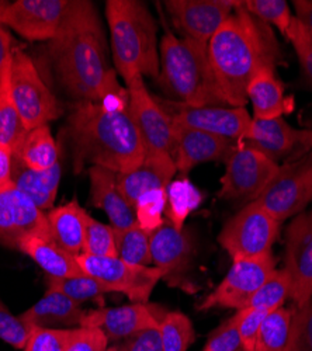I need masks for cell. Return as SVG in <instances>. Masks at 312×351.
Instances as JSON below:
<instances>
[{
    "mask_svg": "<svg viewBox=\"0 0 312 351\" xmlns=\"http://www.w3.org/2000/svg\"><path fill=\"white\" fill-rule=\"evenodd\" d=\"M67 132L77 173L86 163L117 174L128 173L145 159L131 117L127 87L99 103L79 101L69 114Z\"/></svg>",
    "mask_w": 312,
    "mask_h": 351,
    "instance_id": "1",
    "label": "cell"
},
{
    "mask_svg": "<svg viewBox=\"0 0 312 351\" xmlns=\"http://www.w3.org/2000/svg\"><path fill=\"white\" fill-rule=\"evenodd\" d=\"M210 62L224 99L230 107H245L249 82L262 69H276L283 51L273 28L238 2L208 45Z\"/></svg>",
    "mask_w": 312,
    "mask_h": 351,
    "instance_id": "2",
    "label": "cell"
},
{
    "mask_svg": "<svg viewBox=\"0 0 312 351\" xmlns=\"http://www.w3.org/2000/svg\"><path fill=\"white\" fill-rule=\"evenodd\" d=\"M49 51L64 86L80 101L99 103L120 84L107 65L103 25L92 2L73 0Z\"/></svg>",
    "mask_w": 312,
    "mask_h": 351,
    "instance_id": "3",
    "label": "cell"
},
{
    "mask_svg": "<svg viewBox=\"0 0 312 351\" xmlns=\"http://www.w3.org/2000/svg\"><path fill=\"white\" fill-rule=\"evenodd\" d=\"M159 61V84L173 101L193 107L228 106L215 79L207 45L179 38L166 28Z\"/></svg>",
    "mask_w": 312,
    "mask_h": 351,
    "instance_id": "4",
    "label": "cell"
},
{
    "mask_svg": "<svg viewBox=\"0 0 312 351\" xmlns=\"http://www.w3.org/2000/svg\"><path fill=\"white\" fill-rule=\"evenodd\" d=\"M112 62L124 82L134 76L158 77L160 71L156 23L143 2L108 0Z\"/></svg>",
    "mask_w": 312,
    "mask_h": 351,
    "instance_id": "5",
    "label": "cell"
},
{
    "mask_svg": "<svg viewBox=\"0 0 312 351\" xmlns=\"http://www.w3.org/2000/svg\"><path fill=\"white\" fill-rule=\"evenodd\" d=\"M10 90L27 131L48 125L58 119L61 108L41 79L30 56L13 48L10 61Z\"/></svg>",
    "mask_w": 312,
    "mask_h": 351,
    "instance_id": "6",
    "label": "cell"
},
{
    "mask_svg": "<svg viewBox=\"0 0 312 351\" xmlns=\"http://www.w3.org/2000/svg\"><path fill=\"white\" fill-rule=\"evenodd\" d=\"M278 228L280 222L258 201H252L226 221L221 229L218 242L231 256L232 261L259 257L272 253Z\"/></svg>",
    "mask_w": 312,
    "mask_h": 351,
    "instance_id": "7",
    "label": "cell"
},
{
    "mask_svg": "<svg viewBox=\"0 0 312 351\" xmlns=\"http://www.w3.org/2000/svg\"><path fill=\"white\" fill-rule=\"evenodd\" d=\"M83 273L101 282L110 292H121L132 302H148L162 271L151 266H136L116 257L76 256Z\"/></svg>",
    "mask_w": 312,
    "mask_h": 351,
    "instance_id": "8",
    "label": "cell"
},
{
    "mask_svg": "<svg viewBox=\"0 0 312 351\" xmlns=\"http://www.w3.org/2000/svg\"><path fill=\"white\" fill-rule=\"evenodd\" d=\"M280 165L245 143H238L225 162L218 195L230 201L256 199L272 183Z\"/></svg>",
    "mask_w": 312,
    "mask_h": 351,
    "instance_id": "9",
    "label": "cell"
},
{
    "mask_svg": "<svg viewBox=\"0 0 312 351\" xmlns=\"http://www.w3.org/2000/svg\"><path fill=\"white\" fill-rule=\"evenodd\" d=\"M130 96V111L144 145L145 156L175 154L173 123L156 99L148 92L143 76L125 82Z\"/></svg>",
    "mask_w": 312,
    "mask_h": 351,
    "instance_id": "10",
    "label": "cell"
},
{
    "mask_svg": "<svg viewBox=\"0 0 312 351\" xmlns=\"http://www.w3.org/2000/svg\"><path fill=\"white\" fill-rule=\"evenodd\" d=\"M254 201L278 222L300 215L312 201V169L305 155L280 165L276 178Z\"/></svg>",
    "mask_w": 312,
    "mask_h": 351,
    "instance_id": "11",
    "label": "cell"
},
{
    "mask_svg": "<svg viewBox=\"0 0 312 351\" xmlns=\"http://www.w3.org/2000/svg\"><path fill=\"white\" fill-rule=\"evenodd\" d=\"M277 270L273 253L265 256L234 260L230 271L215 289L198 305L200 311L214 308L243 309L265 281Z\"/></svg>",
    "mask_w": 312,
    "mask_h": 351,
    "instance_id": "12",
    "label": "cell"
},
{
    "mask_svg": "<svg viewBox=\"0 0 312 351\" xmlns=\"http://www.w3.org/2000/svg\"><path fill=\"white\" fill-rule=\"evenodd\" d=\"M72 0L0 2V23L30 41H51L64 24Z\"/></svg>",
    "mask_w": 312,
    "mask_h": 351,
    "instance_id": "13",
    "label": "cell"
},
{
    "mask_svg": "<svg viewBox=\"0 0 312 351\" xmlns=\"http://www.w3.org/2000/svg\"><path fill=\"white\" fill-rule=\"evenodd\" d=\"M175 124L208 132L239 143L249 128L252 117L245 107L203 106L193 107L173 100L156 99Z\"/></svg>",
    "mask_w": 312,
    "mask_h": 351,
    "instance_id": "14",
    "label": "cell"
},
{
    "mask_svg": "<svg viewBox=\"0 0 312 351\" xmlns=\"http://www.w3.org/2000/svg\"><path fill=\"white\" fill-rule=\"evenodd\" d=\"M28 237L53 241L44 211L10 182L0 187V243L17 249Z\"/></svg>",
    "mask_w": 312,
    "mask_h": 351,
    "instance_id": "15",
    "label": "cell"
},
{
    "mask_svg": "<svg viewBox=\"0 0 312 351\" xmlns=\"http://www.w3.org/2000/svg\"><path fill=\"white\" fill-rule=\"evenodd\" d=\"M239 143L250 146L278 163L280 160H294L307 155L312 148V132L307 128H294L285 119H252Z\"/></svg>",
    "mask_w": 312,
    "mask_h": 351,
    "instance_id": "16",
    "label": "cell"
},
{
    "mask_svg": "<svg viewBox=\"0 0 312 351\" xmlns=\"http://www.w3.org/2000/svg\"><path fill=\"white\" fill-rule=\"evenodd\" d=\"M238 2L234 0H167L165 8L176 30L200 44L208 45L218 28L228 19Z\"/></svg>",
    "mask_w": 312,
    "mask_h": 351,
    "instance_id": "17",
    "label": "cell"
},
{
    "mask_svg": "<svg viewBox=\"0 0 312 351\" xmlns=\"http://www.w3.org/2000/svg\"><path fill=\"white\" fill-rule=\"evenodd\" d=\"M285 269L294 306H301L312 297V211L297 215L287 228Z\"/></svg>",
    "mask_w": 312,
    "mask_h": 351,
    "instance_id": "18",
    "label": "cell"
},
{
    "mask_svg": "<svg viewBox=\"0 0 312 351\" xmlns=\"http://www.w3.org/2000/svg\"><path fill=\"white\" fill-rule=\"evenodd\" d=\"M165 313L148 302H132L117 308L86 311L80 326L96 328L104 333L108 341H120L141 330L159 328Z\"/></svg>",
    "mask_w": 312,
    "mask_h": 351,
    "instance_id": "19",
    "label": "cell"
},
{
    "mask_svg": "<svg viewBox=\"0 0 312 351\" xmlns=\"http://www.w3.org/2000/svg\"><path fill=\"white\" fill-rule=\"evenodd\" d=\"M194 242L190 232L178 229L169 221L151 233V254L154 267L162 271V280L179 285L191 265Z\"/></svg>",
    "mask_w": 312,
    "mask_h": 351,
    "instance_id": "20",
    "label": "cell"
},
{
    "mask_svg": "<svg viewBox=\"0 0 312 351\" xmlns=\"http://www.w3.org/2000/svg\"><path fill=\"white\" fill-rule=\"evenodd\" d=\"M175 154L178 171L186 174L207 162H226L238 145L234 141L173 123Z\"/></svg>",
    "mask_w": 312,
    "mask_h": 351,
    "instance_id": "21",
    "label": "cell"
},
{
    "mask_svg": "<svg viewBox=\"0 0 312 351\" xmlns=\"http://www.w3.org/2000/svg\"><path fill=\"white\" fill-rule=\"evenodd\" d=\"M89 179L93 206L106 213L112 228L125 229L136 223L135 208L119 189L117 173L100 166H91Z\"/></svg>",
    "mask_w": 312,
    "mask_h": 351,
    "instance_id": "22",
    "label": "cell"
},
{
    "mask_svg": "<svg viewBox=\"0 0 312 351\" xmlns=\"http://www.w3.org/2000/svg\"><path fill=\"white\" fill-rule=\"evenodd\" d=\"M176 173L178 169L172 156H145L143 163L131 171L117 174V184L124 198L134 207L141 195L166 189Z\"/></svg>",
    "mask_w": 312,
    "mask_h": 351,
    "instance_id": "23",
    "label": "cell"
},
{
    "mask_svg": "<svg viewBox=\"0 0 312 351\" xmlns=\"http://www.w3.org/2000/svg\"><path fill=\"white\" fill-rule=\"evenodd\" d=\"M248 101L252 103L253 119L274 120L294 110L293 97H287L285 86L276 76V69H262L249 82Z\"/></svg>",
    "mask_w": 312,
    "mask_h": 351,
    "instance_id": "24",
    "label": "cell"
},
{
    "mask_svg": "<svg viewBox=\"0 0 312 351\" xmlns=\"http://www.w3.org/2000/svg\"><path fill=\"white\" fill-rule=\"evenodd\" d=\"M80 304L72 301L62 292L48 288L44 297L20 315V319L30 328L62 329L64 326H80L84 316Z\"/></svg>",
    "mask_w": 312,
    "mask_h": 351,
    "instance_id": "25",
    "label": "cell"
},
{
    "mask_svg": "<svg viewBox=\"0 0 312 351\" xmlns=\"http://www.w3.org/2000/svg\"><path fill=\"white\" fill-rule=\"evenodd\" d=\"M17 249L34 260L48 277L72 278L84 276L76 256L62 249L52 239L28 237L19 243Z\"/></svg>",
    "mask_w": 312,
    "mask_h": 351,
    "instance_id": "26",
    "label": "cell"
},
{
    "mask_svg": "<svg viewBox=\"0 0 312 351\" xmlns=\"http://www.w3.org/2000/svg\"><path fill=\"white\" fill-rule=\"evenodd\" d=\"M89 218L76 199L51 210L47 215L53 241L73 256L82 254Z\"/></svg>",
    "mask_w": 312,
    "mask_h": 351,
    "instance_id": "27",
    "label": "cell"
},
{
    "mask_svg": "<svg viewBox=\"0 0 312 351\" xmlns=\"http://www.w3.org/2000/svg\"><path fill=\"white\" fill-rule=\"evenodd\" d=\"M12 182L41 211L49 210L53 206L56 194H58L61 182V163H56L49 170L37 171L23 166L19 162V166L16 170H13Z\"/></svg>",
    "mask_w": 312,
    "mask_h": 351,
    "instance_id": "28",
    "label": "cell"
},
{
    "mask_svg": "<svg viewBox=\"0 0 312 351\" xmlns=\"http://www.w3.org/2000/svg\"><path fill=\"white\" fill-rule=\"evenodd\" d=\"M13 156L23 166L37 171L49 170L56 163H60L58 146L48 125L28 131L19 151Z\"/></svg>",
    "mask_w": 312,
    "mask_h": 351,
    "instance_id": "29",
    "label": "cell"
},
{
    "mask_svg": "<svg viewBox=\"0 0 312 351\" xmlns=\"http://www.w3.org/2000/svg\"><path fill=\"white\" fill-rule=\"evenodd\" d=\"M10 61L0 79V148L14 155L28 131L25 130L13 101L10 90Z\"/></svg>",
    "mask_w": 312,
    "mask_h": 351,
    "instance_id": "30",
    "label": "cell"
},
{
    "mask_svg": "<svg viewBox=\"0 0 312 351\" xmlns=\"http://www.w3.org/2000/svg\"><path fill=\"white\" fill-rule=\"evenodd\" d=\"M203 202V194L189 179L170 182L166 187V217L167 221L183 229L187 217Z\"/></svg>",
    "mask_w": 312,
    "mask_h": 351,
    "instance_id": "31",
    "label": "cell"
},
{
    "mask_svg": "<svg viewBox=\"0 0 312 351\" xmlns=\"http://www.w3.org/2000/svg\"><path fill=\"white\" fill-rule=\"evenodd\" d=\"M294 308H278L265 317L254 351H287Z\"/></svg>",
    "mask_w": 312,
    "mask_h": 351,
    "instance_id": "32",
    "label": "cell"
},
{
    "mask_svg": "<svg viewBox=\"0 0 312 351\" xmlns=\"http://www.w3.org/2000/svg\"><path fill=\"white\" fill-rule=\"evenodd\" d=\"M115 237L117 256L120 258L136 266L152 265L151 233L135 223L125 229H115Z\"/></svg>",
    "mask_w": 312,
    "mask_h": 351,
    "instance_id": "33",
    "label": "cell"
},
{
    "mask_svg": "<svg viewBox=\"0 0 312 351\" xmlns=\"http://www.w3.org/2000/svg\"><path fill=\"white\" fill-rule=\"evenodd\" d=\"M289 298H291V280L286 269H277L265 284L254 292L245 308L262 309L272 312L283 306Z\"/></svg>",
    "mask_w": 312,
    "mask_h": 351,
    "instance_id": "34",
    "label": "cell"
},
{
    "mask_svg": "<svg viewBox=\"0 0 312 351\" xmlns=\"http://www.w3.org/2000/svg\"><path fill=\"white\" fill-rule=\"evenodd\" d=\"M159 332L163 351H187L195 339L191 320L182 312H166Z\"/></svg>",
    "mask_w": 312,
    "mask_h": 351,
    "instance_id": "35",
    "label": "cell"
},
{
    "mask_svg": "<svg viewBox=\"0 0 312 351\" xmlns=\"http://www.w3.org/2000/svg\"><path fill=\"white\" fill-rule=\"evenodd\" d=\"M245 9L267 25L278 28L286 38L289 37L296 16L291 14L286 0H246Z\"/></svg>",
    "mask_w": 312,
    "mask_h": 351,
    "instance_id": "36",
    "label": "cell"
},
{
    "mask_svg": "<svg viewBox=\"0 0 312 351\" xmlns=\"http://www.w3.org/2000/svg\"><path fill=\"white\" fill-rule=\"evenodd\" d=\"M45 281L48 288L62 292L64 295L69 297L72 301L77 304H82L84 301L99 300L110 292L101 282L86 274L72 278H55L47 276Z\"/></svg>",
    "mask_w": 312,
    "mask_h": 351,
    "instance_id": "37",
    "label": "cell"
},
{
    "mask_svg": "<svg viewBox=\"0 0 312 351\" xmlns=\"http://www.w3.org/2000/svg\"><path fill=\"white\" fill-rule=\"evenodd\" d=\"M136 223L152 233L163 225V214L166 211V189L154 190L141 195L135 202Z\"/></svg>",
    "mask_w": 312,
    "mask_h": 351,
    "instance_id": "38",
    "label": "cell"
},
{
    "mask_svg": "<svg viewBox=\"0 0 312 351\" xmlns=\"http://www.w3.org/2000/svg\"><path fill=\"white\" fill-rule=\"evenodd\" d=\"M82 253L99 257H116L117 249L112 226L104 225L91 217L86 226V235H84Z\"/></svg>",
    "mask_w": 312,
    "mask_h": 351,
    "instance_id": "39",
    "label": "cell"
},
{
    "mask_svg": "<svg viewBox=\"0 0 312 351\" xmlns=\"http://www.w3.org/2000/svg\"><path fill=\"white\" fill-rule=\"evenodd\" d=\"M76 329L33 328L24 351H68Z\"/></svg>",
    "mask_w": 312,
    "mask_h": 351,
    "instance_id": "40",
    "label": "cell"
},
{
    "mask_svg": "<svg viewBox=\"0 0 312 351\" xmlns=\"http://www.w3.org/2000/svg\"><path fill=\"white\" fill-rule=\"evenodd\" d=\"M287 351H312V297L304 305L294 306Z\"/></svg>",
    "mask_w": 312,
    "mask_h": 351,
    "instance_id": "41",
    "label": "cell"
},
{
    "mask_svg": "<svg viewBox=\"0 0 312 351\" xmlns=\"http://www.w3.org/2000/svg\"><path fill=\"white\" fill-rule=\"evenodd\" d=\"M267 313L269 312L262 309L243 308L237 311V313L234 315L243 351H254L262 324Z\"/></svg>",
    "mask_w": 312,
    "mask_h": 351,
    "instance_id": "42",
    "label": "cell"
},
{
    "mask_svg": "<svg viewBox=\"0 0 312 351\" xmlns=\"http://www.w3.org/2000/svg\"><path fill=\"white\" fill-rule=\"evenodd\" d=\"M33 328L27 326L20 316H14L0 301V339L8 344L23 350Z\"/></svg>",
    "mask_w": 312,
    "mask_h": 351,
    "instance_id": "43",
    "label": "cell"
},
{
    "mask_svg": "<svg viewBox=\"0 0 312 351\" xmlns=\"http://www.w3.org/2000/svg\"><path fill=\"white\" fill-rule=\"evenodd\" d=\"M203 351H243L235 316L222 322L210 333Z\"/></svg>",
    "mask_w": 312,
    "mask_h": 351,
    "instance_id": "44",
    "label": "cell"
},
{
    "mask_svg": "<svg viewBox=\"0 0 312 351\" xmlns=\"http://www.w3.org/2000/svg\"><path fill=\"white\" fill-rule=\"evenodd\" d=\"M287 40L291 41L294 47L304 77L312 86V36L296 19Z\"/></svg>",
    "mask_w": 312,
    "mask_h": 351,
    "instance_id": "45",
    "label": "cell"
},
{
    "mask_svg": "<svg viewBox=\"0 0 312 351\" xmlns=\"http://www.w3.org/2000/svg\"><path fill=\"white\" fill-rule=\"evenodd\" d=\"M107 347L108 340L101 330L79 326L68 351H106Z\"/></svg>",
    "mask_w": 312,
    "mask_h": 351,
    "instance_id": "46",
    "label": "cell"
},
{
    "mask_svg": "<svg viewBox=\"0 0 312 351\" xmlns=\"http://www.w3.org/2000/svg\"><path fill=\"white\" fill-rule=\"evenodd\" d=\"M120 351H163L159 328L141 330L123 340Z\"/></svg>",
    "mask_w": 312,
    "mask_h": 351,
    "instance_id": "47",
    "label": "cell"
},
{
    "mask_svg": "<svg viewBox=\"0 0 312 351\" xmlns=\"http://www.w3.org/2000/svg\"><path fill=\"white\" fill-rule=\"evenodd\" d=\"M12 37L8 32V28L0 23V79L3 76V72L12 58Z\"/></svg>",
    "mask_w": 312,
    "mask_h": 351,
    "instance_id": "48",
    "label": "cell"
},
{
    "mask_svg": "<svg viewBox=\"0 0 312 351\" xmlns=\"http://www.w3.org/2000/svg\"><path fill=\"white\" fill-rule=\"evenodd\" d=\"M293 8L296 10V19L312 36V0H294Z\"/></svg>",
    "mask_w": 312,
    "mask_h": 351,
    "instance_id": "49",
    "label": "cell"
},
{
    "mask_svg": "<svg viewBox=\"0 0 312 351\" xmlns=\"http://www.w3.org/2000/svg\"><path fill=\"white\" fill-rule=\"evenodd\" d=\"M13 155L0 148V187L12 182V174H13Z\"/></svg>",
    "mask_w": 312,
    "mask_h": 351,
    "instance_id": "50",
    "label": "cell"
},
{
    "mask_svg": "<svg viewBox=\"0 0 312 351\" xmlns=\"http://www.w3.org/2000/svg\"><path fill=\"white\" fill-rule=\"evenodd\" d=\"M302 124H304V128H307V130H309V131L312 132V119H309V120H304V121H302ZM305 158H307L308 165H309V166H311V169H312V148H311V151L305 155Z\"/></svg>",
    "mask_w": 312,
    "mask_h": 351,
    "instance_id": "51",
    "label": "cell"
},
{
    "mask_svg": "<svg viewBox=\"0 0 312 351\" xmlns=\"http://www.w3.org/2000/svg\"><path fill=\"white\" fill-rule=\"evenodd\" d=\"M106 351H120V346L116 344V346H111V347H107Z\"/></svg>",
    "mask_w": 312,
    "mask_h": 351,
    "instance_id": "52",
    "label": "cell"
},
{
    "mask_svg": "<svg viewBox=\"0 0 312 351\" xmlns=\"http://www.w3.org/2000/svg\"><path fill=\"white\" fill-rule=\"evenodd\" d=\"M311 211H312V210H311Z\"/></svg>",
    "mask_w": 312,
    "mask_h": 351,
    "instance_id": "53",
    "label": "cell"
}]
</instances>
